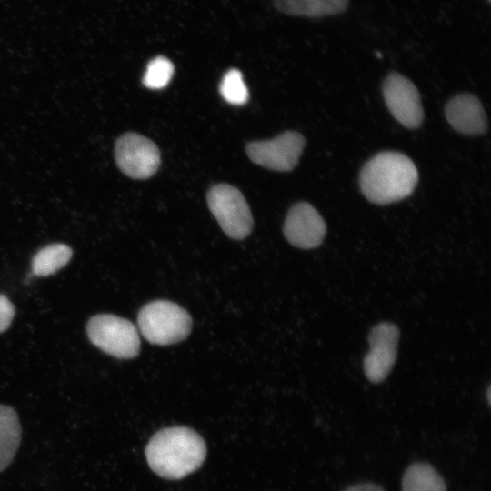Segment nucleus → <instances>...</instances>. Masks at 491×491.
I'll use <instances>...</instances> for the list:
<instances>
[{
  "label": "nucleus",
  "mask_w": 491,
  "mask_h": 491,
  "mask_svg": "<svg viewBox=\"0 0 491 491\" xmlns=\"http://www.w3.org/2000/svg\"><path fill=\"white\" fill-rule=\"evenodd\" d=\"M283 231L291 245L310 249L322 243L326 226L323 217L313 205L299 202L288 211Z\"/></svg>",
  "instance_id": "9d476101"
},
{
  "label": "nucleus",
  "mask_w": 491,
  "mask_h": 491,
  "mask_svg": "<svg viewBox=\"0 0 491 491\" xmlns=\"http://www.w3.org/2000/svg\"><path fill=\"white\" fill-rule=\"evenodd\" d=\"M137 324L143 336L151 344L167 346L187 337L192 328V318L179 305L156 300L141 308Z\"/></svg>",
  "instance_id": "7ed1b4c3"
},
{
  "label": "nucleus",
  "mask_w": 491,
  "mask_h": 491,
  "mask_svg": "<svg viewBox=\"0 0 491 491\" xmlns=\"http://www.w3.org/2000/svg\"><path fill=\"white\" fill-rule=\"evenodd\" d=\"M115 158L118 168L134 179H146L160 165V152L150 139L133 132L121 135L115 145Z\"/></svg>",
  "instance_id": "423d86ee"
},
{
  "label": "nucleus",
  "mask_w": 491,
  "mask_h": 491,
  "mask_svg": "<svg viewBox=\"0 0 491 491\" xmlns=\"http://www.w3.org/2000/svg\"><path fill=\"white\" fill-rule=\"evenodd\" d=\"M206 198L210 211L229 237L241 240L251 233V211L237 188L228 184H217L209 189Z\"/></svg>",
  "instance_id": "39448f33"
},
{
  "label": "nucleus",
  "mask_w": 491,
  "mask_h": 491,
  "mask_svg": "<svg viewBox=\"0 0 491 491\" xmlns=\"http://www.w3.org/2000/svg\"><path fill=\"white\" fill-rule=\"evenodd\" d=\"M418 181L413 161L399 152L386 151L374 155L360 172V188L376 205H387L406 198Z\"/></svg>",
  "instance_id": "f03ea898"
},
{
  "label": "nucleus",
  "mask_w": 491,
  "mask_h": 491,
  "mask_svg": "<svg viewBox=\"0 0 491 491\" xmlns=\"http://www.w3.org/2000/svg\"><path fill=\"white\" fill-rule=\"evenodd\" d=\"M220 94L229 104L240 105L246 103L249 93L239 70L226 72L220 85Z\"/></svg>",
  "instance_id": "f3484780"
},
{
  "label": "nucleus",
  "mask_w": 491,
  "mask_h": 491,
  "mask_svg": "<svg viewBox=\"0 0 491 491\" xmlns=\"http://www.w3.org/2000/svg\"><path fill=\"white\" fill-rule=\"evenodd\" d=\"M490 391H491V389H490V387H488V389H487V396H486L487 400H488V403H490Z\"/></svg>",
  "instance_id": "aec40b11"
},
{
  "label": "nucleus",
  "mask_w": 491,
  "mask_h": 491,
  "mask_svg": "<svg viewBox=\"0 0 491 491\" xmlns=\"http://www.w3.org/2000/svg\"><path fill=\"white\" fill-rule=\"evenodd\" d=\"M345 491H385L381 486L371 484V483H365V484H358L352 486L346 489Z\"/></svg>",
  "instance_id": "6ab92c4d"
},
{
  "label": "nucleus",
  "mask_w": 491,
  "mask_h": 491,
  "mask_svg": "<svg viewBox=\"0 0 491 491\" xmlns=\"http://www.w3.org/2000/svg\"><path fill=\"white\" fill-rule=\"evenodd\" d=\"M305 145L306 139L301 134L286 131L274 139L249 143L246 151L255 164L286 172L296 167Z\"/></svg>",
  "instance_id": "0eeeda50"
},
{
  "label": "nucleus",
  "mask_w": 491,
  "mask_h": 491,
  "mask_svg": "<svg viewBox=\"0 0 491 491\" xmlns=\"http://www.w3.org/2000/svg\"><path fill=\"white\" fill-rule=\"evenodd\" d=\"M383 95L392 115L409 129L420 126L424 119L420 95L406 76L393 72L384 81Z\"/></svg>",
  "instance_id": "1a4fd4ad"
},
{
  "label": "nucleus",
  "mask_w": 491,
  "mask_h": 491,
  "mask_svg": "<svg viewBox=\"0 0 491 491\" xmlns=\"http://www.w3.org/2000/svg\"><path fill=\"white\" fill-rule=\"evenodd\" d=\"M402 491H446V486L432 466L415 463L404 474Z\"/></svg>",
  "instance_id": "4468645a"
},
{
  "label": "nucleus",
  "mask_w": 491,
  "mask_h": 491,
  "mask_svg": "<svg viewBox=\"0 0 491 491\" xmlns=\"http://www.w3.org/2000/svg\"><path fill=\"white\" fill-rule=\"evenodd\" d=\"M206 446L195 430L171 426L159 430L149 440L145 456L151 469L166 479H180L199 468Z\"/></svg>",
  "instance_id": "f257e3e1"
},
{
  "label": "nucleus",
  "mask_w": 491,
  "mask_h": 491,
  "mask_svg": "<svg viewBox=\"0 0 491 491\" xmlns=\"http://www.w3.org/2000/svg\"><path fill=\"white\" fill-rule=\"evenodd\" d=\"M399 328L393 323L382 322L369 332V351L364 357V372L373 383L384 381L392 370L397 356Z\"/></svg>",
  "instance_id": "6e6552de"
},
{
  "label": "nucleus",
  "mask_w": 491,
  "mask_h": 491,
  "mask_svg": "<svg viewBox=\"0 0 491 491\" xmlns=\"http://www.w3.org/2000/svg\"><path fill=\"white\" fill-rule=\"evenodd\" d=\"M173 74L172 62L165 56H156L148 63L143 84L150 89H161L168 85Z\"/></svg>",
  "instance_id": "dca6fc26"
},
{
  "label": "nucleus",
  "mask_w": 491,
  "mask_h": 491,
  "mask_svg": "<svg viewBox=\"0 0 491 491\" xmlns=\"http://www.w3.org/2000/svg\"><path fill=\"white\" fill-rule=\"evenodd\" d=\"M73 251L65 244L56 243L41 248L33 257L35 276H47L64 267L71 259Z\"/></svg>",
  "instance_id": "2eb2a0df"
},
{
  "label": "nucleus",
  "mask_w": 491,
  "mask_h": 491,
  "mask_svg": "<svg viewBox=\"0 0 491 491\" xmlns=\"http://www.w3.org/2000/svg\"><path fill=\"white\" fill-rule=\"evenodd\" d=\"M21 426L15 410L0 405V472L14 459L21 442Z\"/></svg>",
  "instance_id": "ddd939ff"
},
{
  "label": "nucleus",
  "mask_w": 491,
  "mask_h": 491,
  "mask_svg": "<svg viewBox=\"0 0 491 491\" xmlns=\"http://www.w3.org/2000/svg\"><path fill=\"white\" fill-rule=\"evenodd\" d=\"M445 114L450 125L463 135H482L487 129L485 110L474 95L460 94L454 96L446 104Z\"/></svg>",
  "instance_id": "9b49d317"
},
{
  "label": "nucleus",
  "mask_w": 491,
  "mask_h": 491,
  "mask_svg": "<svg viewBox=\"0 0 491 491\" xmlns=\"http://www.w3.org/2000/svg\"><path fill=\"white\" fill-rule=\"evenodd\" d=\"M90 341L105 353L120 359L135 357L140 351V336L135 325L123 317L101 314L86 325Z\"/></svg>",
  "instance_id": "20e7f679"
},
{
  "label": "nucleus",
  "mask_w": 491,
  "mask_h": 491,
  "mask_svg": "<svg viewBox=\"0 0 491 491\" xmlns=\"http://www.w3.org/2000/svg\"><path fill=\"white\" fill-rule=\"evenodd\" d=\"M15 316V306L5 295L0 294V333L11 325Z\"/></svg>",
  "instance_id": "a211bd4d"
},
{
  "label": "nucleus",
  "mask_w": 491,
  "mask_h": 491,
  "mask_svg": "<svg viewBox=\"0 0 491 491\" xmlns=\"http://www.w3.org/2000/svg\"><path fill=\"white\" fill-rule=\"evenodd\" d=\"M275 7L286 15L306 17L336 15L345 12L349 0H273Z\"/></svg>",
  "instance_id": "f8f14e48"
}]
</instances>
